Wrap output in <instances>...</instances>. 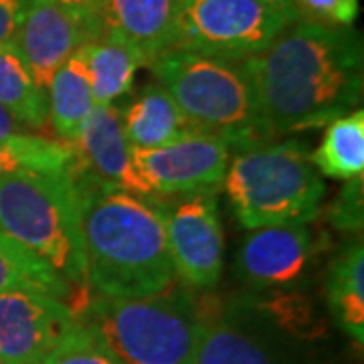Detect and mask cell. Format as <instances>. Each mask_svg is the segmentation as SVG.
<instances>
[{
    "label": "cell",
    "mask_w": 364,
    "mask_h": 364,
    "mask_svg": "<svg viewBox=\"0 0 364 364\" xmlns=\"http://www.w3.org/2000/svg\"><path fill=\"white\" fill-rule=\"evenodd\" d=\"M241 65L272 142L324 128L363 102V39L352 26L296 21Z\"/></svg>",
    "instance_id": "6da1fadb"
},
{
    "label": "cell",
    "mask_w": 364,
    "mask_h": 364,
    "mask_svg": "<svg viewBox=\"0 0 364 364\" xmlns=\"http://www.w3.org/2000/svg\"><path fill=\"white\" fill-rule=\"evenodd\" d=\"M79 215L87 287L104 298H148L176 273L158 203L67 170Z\"/></svg>",
    "instance_id": "7a4b0ae2"
},
{
    "label": "cell",
    "mask_w": 364,
    "mask_h": 364,
    "mask_svg": "<svg viewBox=\"0 0 364 364\" xmlns=\"http://www.w3.org/2000/svg\"><path fill=\"white\" fill-rule=\"evenodd\" d=\"M77 320L124 364H195L203 334L196 296L176 286L148 298L93 296Z\"/></svg>",
    "instance_id": "3957f363"
},
{
    "label": "cell",
    "mask_w": 364,
    "mask_h": 364,
    "mask_svg": "<svg viewBox=\"0 0 364 364\" xmlns=\"http://www.w3.org/2000/svg\"><path fill=\"white\" fill-rule=\"evenodd\" d=\"M150 69L193 132L215 136L237 152L272 142L241 63L174 49Z\"/></svg>",
    "instance_id": "277c9868"
},
{
    "label": "cell",
    "mask_w": 364,
    "mask_h": 364,
    "mask_svg": "<svg viewBox=\"0 0 364 364\" xmlns=\"http://www.w3.org/2000/svg\"><path fill=\"white\" fill-rule=\"evenodd\" d=\"M223 184L235 219L249 231L312 223L326 195L320 172L296 140L237 152L229 160Z\"/></svg>",
    "instance_id": "5b68a950"
},
{
    "label": "cell",
    "mask_w": 364,
    "mask_h": 364,
    "mask_svg": "<svg viewBox=\"0 0 364 364\" xmlns=\"http://www.w3.org/2000/svg\"><path fill=\"white\" fill-rule=\"evenodd\" d=\"M0 233L51 265L73 289L87 287L77 205L67 172L0 176Z\"/></svg>",
    "instance_id": "8992f818"
},
{
    "label": "cell",
    "mask_w": 364,
    "mask_h": 364,
    "mask_svg": "<svg viewBox=\"0 0 364 364\" xmlns=\"http://www.w3.org/2000/svg\"><path fill=\"white\" fill-rule=\"evenodd\" d=\"M308 320L298 296L255 291L203 310V334L195 364H296L291 334Z\"/></svg>",
    "instance_id": "52a82bcc"
},
{
    "label": "cell",
    "mask_w": 364,
    "mask_h": 364,
    "mask_svg": "<svg viewBox=\"0 0 364 364\" xmlns=\"http://www.w3.org/2000/svg\"><path fill=\"white\" fill-rule=\"evenodd\" d=\"M298 21L279 0H181L176 49L243 63Z\"/></svg>",
    "instance_id": "ba28073f"
},
{
    "label": "cell",
    "mask_w": 364,
    "mask_h": 364,
    "mask_svg": "<svg viewBox=\"0 0 364 364\" xmlns=\"http://www.w3.org/2000/svg\"><path fill=\"white\" fill-rule=\"evenodd\" d=\"M176 277L186 286L207 289L223 275V225L213 191L181 195L174 203H158Z\"/></svg>",
    "instance_id": "9c48e42d"
},
{
    "label": "cell",
    "mask_w": 364,
    "mask_h": 364,
    "mask_svg": "<svg viewBox=\"0 0 364 364\" xmlns=\"http://www.w3.org/2000/svg\"><path fill=\"white\" fill-rule=\"evenodd\" d=\"M320 241L310 223L253 229L235 255V275L253 291H286L308 279Z\"/></svg>",
    "instance_id": "30bf717a"
},
{
    "label": "cell",
    "mask_w": 364,
    "mask_h": 364,
    "mask_svg": "<svg viewBox=\"0 0 364 364\" xmlns=\"http://www.w3.org/2000/svg\"><path fill=\"white\" fill-rule=\"evenodd\" d=\"M134 164L152 196H181L221 184L231 160L227 144L200 132L154 150H132Z\"/></svg>",
    "instance_id": "8fae6325"
},
{
    "label": "cell",
    "mask_w": 364,
    "mask_h": 364,
    "mask_svg": "<svg viewBox=\"0 0 364 364\" xmlns=\"http://www.w3.org/2000/svg\"><path fill=\"white\" fill-rule=\"evenodd\" d=\"M77 324L71 306L33 289L0 294V360L39 364Z\"/></svg>",
    "instance_id": "7c38bea8"
},
{
    "label": "cell",
    "mask_w": 364,
    "mask_h": 364,
    "mask_svg": "<svg viewBox=\"0 0 364 364\" xmlns=\"http://www.w3.org/2000/svg\"><path fill=\"white\" fill-rule=\"evenodd\" d=\"M105 28L90 25L49 0H26L13 47L41 90L47 91L55 71Z\"/></svg>",
    "instance_id": "4fadbf2b"
},
{
    "label": "cell",
    "mask_w": 364,
    "mask_h": 364,
    "mask_svg": "<svg viewBox=\"0 0 364 364\" xmlns=\"http://www.w3.org/2000/svg\"><path fill=\"white\" fill-rule=\"evenodd\" d=\"M69 146L73 150L69 170L130 195L152 198L134 164V152L124 136L119 107L114 104L93 105L77 138Z\"/></svg>",
    "instance_id": "5bb4252c"
},
{
    "label": "cell",
    "mask_w": 364,
    "mask_h": 364,
    "mask_svg": "<svg viewBox=\"0 0 364 364\" xmlns=\"http://www.w3.org/2000/svg\"><path fill=\"white\" fill-rule=\"evenodd\" d=\"M181 0H105V28L117 33L150 67L176 49Z\"/></svg>",
    "instance_id": "9a60e30c"
},
{
    "label": "cell",
    "mask_w": 364,
    "mask_h": 364,
    "mask_svg": "<svg viewBox=\"0 0 364 364\" xmlns=\"http://www.w3.org/2000/svg\"><path fill=\"white\" fill-rule=\"evenodd\" d=\"M122 128L132 150H154L191 134L176 102L160 83L146 85L122 112Z\"/></svg>",
    "instance_id": "2e32d148"
},
{
    "label": "cell",
    "mask_w": 364,
    "mask_h": 364,
    "mask_svg": "<svg viewBox=\"0 0 364 364\" xmlns=\"http://www.w3.org/2000/svg\"><path fill=\"white\" fill-rule=\"evenodd\" d=\"M326 301L334 324L358 346H363L364 247L360 241L346 245L328 265Z\"/></svg>",
    "instance_id": "e0dca14e"
},
{
    "label": "cell",
    "mask_w": 364,
    "mask_h": 364,
    "mask_svg": "<svg viewBox=\"0 0 364 364\" xmlns=\"http://www.w3.org/2000/svg\"><path fill=\"white\" fill-rule=\"evenodd\" d=\"M81 49L85 55L95 105H109L126 95L132 90L138 69L146 67L142 55L109 28Z\"/></svg>",
    "instance_id": "ac0fdd59"
},
{
    "label": "cell",
    "mask_w": 364,
    "mask_h": 364,
    "mask_svg": "<svg viewBox=\"0 0 364 364\" xmlns=\"http://www.w3.org/2000/svg\"><path fill=\"white\" fill-rule=\"evenodd\" d=\"M49 124L61 142L71 144L93 109L90 73L83 49L73 53L55 71L47 87Z\"/></svg>",
    "instance_id": "d6986e66"
},
{
    "label": "cell",
    "mask_w": 364,
    "mask_h": 364,
    "mask_svg": "<svg viewBox=\"0 0 364 364\" xmlns=\"http://www.w3.org/2000/svg\"><path fill=\"white\" fill-rule=\"evenodd\" d=\"M312 164L324 176L354 181L364 172V114L356 109L326 126V136L314 152Z\"/></svg>",
    "instance_id": "ffe728a7"
},
{
    "label": "cell",
    "mask_w": 364,
    "mask_h": 364,
    "mask_svg": "<svg viewBox=\"0 0 364 364\" xmlns=\"http://www.w3.org/2000/svg\"><path fill=\"white\" fill-rule=\"evenodd\" d=\"M0 105L26 128L43 130L49 124L47 91L37 85L13 45L0 47Z\"/></svg>",
    "instance_id": "44dd1931"
},
{
    "label": "cell",
    "mask_w": 364,
    "mask_h": 364,
    "mask_svg": "<svg viewBox=\"0 0 364 364\" xmlns=\"http://www.w3.org/2000/svg\"><path fill=\"white\" fill-rule=\"evenodd\" d=\"M13 289L43 291L65 301L73 287L35 253L0 233V294Z\"/></svg>",
    "instance_id": "7402d4cb"
},
{
    "label": "cell",
    "mask_w": 364,
    "mask_h": 364,
    "mask_svg": "<svg viewBox=\"0 0 364 364\" xmlns=\"http://www.w3.org/2000/svg\"><path fill=\"white\" fill-rule=\"evenodd\" d=\"M73 162L71 146L61 140H51L25 132L11 144L0 146V176L16 172H43L61 174Z\"/></svg>",
    "instance_id": "603a6c76"
},
{
    "label": "cell",
    "mask_w": 364,
    "mask_h": 364,
    "mask_svg": "<svg viewBox=\"0 0 364 364\" xmlns=\"http://www.w3.org/2000/svg\"><path fill=\"white\" fill-rule=\"evenodd\" d=\"M39 364H124L90 326H73Z\"/></svg>",
    "instance_id": "cb8c5ba5"
},
{
    "label": "cell",
    "mask_w": 364,
    "mask_h": 364,
    "mask_svg": "<svg viewBox=\"0 0 364 364\" xmlns=\"http://www.w3.org/2000/svg\"><path fill=\"white\" fill-rule=\"evenodd\" d=\"M298 21L326 26H352L358 18V0H291Z\"/></svg>",
    "instance_id": "d4e9b609"
},
{
    "label": "cell",
    "mask_w": 364,
    "mask_h": 364,
    "mask_svg": "<svg viewBox=\"0 0 364 364\" xmlns=\"http://www.w3.org/2000/svg\"><path fill=\"white\" fill-rule=\"evenodd\" d=\"M363 176L346 182L342 193L328 208L330 223L344 233L363 231Z\"/></svg>",
    "instance_id": "484cf974"
},
{
    "label": "cell",
    "mask_w": 364,
    "mask_h": 364,
    "mask_svg": "<svg viewBox=\"0 0 364 364\" xmlns=\"http://www.w3.org/2000/svg\"><path fill=\"white\" fill-rule=\"evenodd\" d=\"M26 0H0V47L13 45L23 21Z\"/></svg>",
    "instance_id": "4316f807"
},
{
    "label": "cell",
    "mask_w": 364,
    "mask_h": 364,
    "mask_svg": "<svg viewBox=\"0 0 364 364\" xmlns=\"http://www.w3.org/2000/svg\"><path fill=\"white\" fill-rule=\"evenodd\" d=\"M53 4L61 6L63 11L77 16L81 21L90 23V25L102 26L105 28L104 23V4L105 0H49Z\"/></svg>",
    "instance_id": "83f0119b"
},
{
    "label": "cell",
    "mask_w": 364,
    "mask_h": 364,
    "mask_svg": "<svg viewBox=\"0 0 364 364\" xmlns=\"http://www.w3.org/2000/svg\"><path fill=\"white\" fill-rule=\"evenodd\" d=\"M25 132L26 126H23L9 109H4V107L0 105V146L11 144L13 140H16L18 136H23Z\"/></svg>",
    "instance_id": "f1b7e54d"
},
{
    "label": "cell",
    "mask_w": 364,
    "mask_h": 364,
    "mask_svg": "<svg viewBox=\"0 0 364 364\" xmlns=\"http://www.w3.org/2000/svg\"><path fill=\"white\" fill-rule=\"evenodd\" d=\"M279 2H291V0H279Z\"/></svg>",
    "instance_id": "f546056e"
},
{
    "label": "cell",
    "mask_w": 364,
    "mask_h": 364,
    "mask_svg": "<svg viewBox=\"0 0 364 364\" xmlns=\"http://www.w3.org/2000/svg\"><path fill=\"white\" fill-rule=\"evenodd\" d=\"M0 364H4V363H2V360H0Z\"/></svg>",
    "instance_id": "4dcf8cb0"
}]
</instances>
